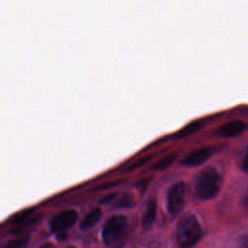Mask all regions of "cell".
<instances>
[{"mask_svg":"<svg viewBox=\"0 0 248 248\" xmlns=\"http://www.w3.org/2000/svg\"><path fill=\"white\" fill-rule=\"evenodd\" d=\"M222 186V177L211 167L203 169L196 177L195 193L198 199L206 201L213 199L219 193Z\"/></svg>","mask_w":248,"mask_h":248,"instance_id":"obj_1","label":"cell"},{"mask_svg":"<svg viewBox=\"0 0 248 248\" xmlns=\"http://www.w3.org/2000/svg\"><path fill=\"white\" fill-rule=\"evenodd\" d=\"M202 233L197 218L192 214H186L177 223L176 242L179 248H192L200 240Z\"/></svg>","mask_w":248,"mask_h":248,"instance_id":"obj_2","label":"cell"},{"mask_svg":"<svg viewBox=\"0 0 248 248\" xmlns=\"http://www.w3.org/2000/svg\"><path fill=\"white\" fill-rule=\"evenodd\" d=\"M127 225V219L124 215L111 216L103 226L102 238L107 245L115 243L122 235Z\"/></svg>","mask_w":248,"mask_h":248,"instance_id":"obj_3","label":"cell"},{"mask_svg":"<svg viewBox=\"0 0 248 248\" xmlns=\"http://www.w3.org/2000/svg\"><path fill=\"white\" fill-rule=\"evenodd\" d=\"M185 202V184L184 182L174 183L168 192L167 196V206L168 210L171 214H177Z\"/></svg>","mask_w":248,"mask_h":248,"instance_id":"obj_4","label":"cell"},{"mask_svg":"<svg viewBox=\"0 0 248 248\" xmlns=\"http://www.w3.org/2000/svg\"><path fill=\"white\" fill-rule=\"evenodd\" d=\"M78 219V213L74 209H67L54 215L50 222L49 228L52 232L59 233L73 227Z\"/></svg>","mask_w":248,"mask_h":248,"instance_id":"obj_5","label":"cell"},{"mask_svg":"<svg viewBox=\"0 0 248 248\" xmlns=\"http://www.w3.org/2000/svg\"><path fill=\"white\" fill-rule=\"evenodd\" d=\"M213 153V148L210 146H203L192 150L181 161V164L187 167H196L204 163Z\"/></svg>","mask_w":248,"mask_h":248,"instance_id":"obj_6","label":"cell"},{"mask_svg":"<svg viewBox=\"0 0 248 248\" xmlns=\"http://www.w3.org/2000/svg\"><path fill=\"white\" fill-rule=\"evenodd\" d=\"M244 130V123L240 120H232L220 126L215 135L222 138H232L240 135Z\"/></svg>","mask_w":248,"mask_h":248,"instance_id":"obj_7","label":"cell"},{"mask_svg":"<svg viewBox=\"0 0 248 248\" xmlns=\"http://www.w3.org/2000/svg\"><path fill=\"white\" fill-rule=\"evenodd\" d=\"M156 214H157V202L155 199H150L147 202L145 210L143 212V216H142V226L145 229H149L156 218Z\"/></svg>","mask_w":248,"mask_h":248,"instance_id":"obj_8","label":"cell"},{"mask_svg":"<svg viewBox=\"0 0 248 248\" xmlns=\"http://www.w3.org/2000/svg\"><path fill=\"white\" fill-rule=\"evenodd\" d=\"M102 215V211L100 208L92 209L86 216L82 219V221L79 224V227L82 231H87L95 226V224L99 221L100 217Z\"/></svg>","mask_w":248,"mask_h":248,"instance_id":"obj_9","label":"cell"},{"mask_svg":"<svg viewBox=\"0 0 248 248\" xmlns=\"http://www.w3.org/2000/svg\"><path fill=\"white\" fill-rule=\"evenodd\" d=\"M177 153L176 152H173V153H170L166 156H164L163 158H161L159 161H157L154 166L152 167V170H166L167 168H169L176 159L177 157Z\"/></svg>","mask_w":248,"mask_h":248,"instance_id":"obj_10","label":"cell"},{"mask_svg":"<svg viewBox=\"0 0 248 248\" xmlns=\"http://www.w3.org/2000/svg\"><path fill=\"white\" fill-rule=\"evenodd\" d=\"M202 126V122L201 120H197V121H193L189 124H187L186 126H184L181 130H179L176 134L175 137L176 138H185L188 137L189 135L195 133L196 131H198L199 129H201V127Z\"/></svg>","mask_w":248,"mask_h":248,"instance_id":"obj_11","label":"cell"},{"mask_svg":"<svg viewBox=\"0 0 248 248\" xmlns=\"http://www.w3.org/2000/svg\"><path fill=\"white\" fill-rule=\"evenodd\" d=\"M33 211H34V208H33V207H29V208H27V209L21 210V211L17 212L16 214L13 215V216L9 219L8 223L11 224V225H19V224L25 222L26 220H28V218L32 215Z\"/></svg>","mask_w":248,"mask_h":248,"instance_id":"obj_12","label":"cell"},{"mask_svg":"<svg viewBox=\"0 0 248 248\" xmlns=\"http://www.w3.org/2000/svg\"><path fill=\"white\" fill-rule=\"evenodd\" d=\"M133 204H134L133 195H131L129 193H125L119 198V200L116 201L114 206L115 207H130Z\"/></svg>","mask_w":248,"mask_h":248,"instance_id":"obj_13","label":"cell"},{"mask_svg":"<svg viewBox=\"0 0 248 248\" xmlns=\"http://www.w3.org/2000/svg\"><path fill=\"white\" fill-rule=\"evenodd\" d=\"M28 242V237L23 236L16 239H12L9 242H7L4 246V248H24Z\"/></svg>","mask_w":248,"mask_h":248,"instance_id":"obj_14","label":"cell"},{"mask_svg":"<svg viewBox=\"0 0 248 248\" xmlns=\"http://www.w3.org/2000/svg\"><path fill=\"white\" fill-rule=\"evenodd\" d=\"M38 219H40V216L31 217V219H28V220H26L25 222H23V223H21V224H19V225H16L17 227L15 228V229L12 231L13 233H20V232H22L25 229H27V228L30 227L31 225L35 224Z\"/></svg>","mask_w":248,"mask_h":248,"instance_id":"obj_15","label":"cell"},{"mask_svg":"<svg viewBox=\"0 0 248 248\" xmlns=\"http://www.w3.org/2000/svg\"><path fill=\"white\" fill-rule=\"evenodd\" d=\"M152 155H147V156H144V157H142V158H140V159H139V160H137L136 162H134V163H132L126 170H125V171L126 172H128V171H131V170H136V169H138V168H140V167H141V166H143L144 164H146L147 162H149L151 159H152Z\"/></svg>","mask_w":248,"mask_h":248,"instance_id":"obj_16","label":"cell"},{"mask_svg":"<svg viewBox=\"0 0 248 248\" xmlns=\"http://www.w3.org/2000/svg\"><path fill=\"white\" fill-rule=\"evenodd\" d=\"M121 182H122V180H114V181H111V182H107V183H104L102 185H98L95 188H92L91 191L95 192V191H100V190H105V189H108V188H111L113 186H116V185L120 184Z\"/></svg>","mask_w":248,"mask_h":248,"instance_id":"obj_17","label":"cell"},{"mask_svg":"<svg viewBox=\"0 0 248 248\" xmlns=\"http://www.w3.org/2000/svg\"><path fill=\"white\" fill-rule=\"evenodd\" d=\"M149 180H150V178H144V179H141V180H140V181L137 182L136 187L138 188V190H139L141 194H142V193L145 191V189L147 188V185H148V183H149Z\"/></svg>","mask_w":248,"mask_h":248,"instance_id":"obj_18","label":"cell"},{"mask_svg":"<svg viewBox=\"0 0 248 248\" xmlns=\"http://www.w3.org/2000/svg\"><path fill=\"white\" fill-rule=\"evenodd\" d=\"M117 196V193H110V194H108L106 196H104L101 200H100V203L102 204H107L108 202H111Z\"/></svg>","mask_w":248,"mask_h":248,"instance_id":"obj_19","label":"cell"},{"mask_svg":"<svg viewBox=\"0 0 248 248\" xmlns=\"http://www.w3.org/2000/svg\"><path fill=\"white\" fill-rule=\"evenodd\" d=\"M241 168L244 171L248 172V147H247L245 155L243 157V160H242V163H241Z\"/></svg>","mask_w":248,"mask_h":248,"instance_id":"obj_20","label":"cell"},{"mask_svg":"<svg viewBox=\"0 0 248 248\" xmlns=\"http://www.w3.org/2000/svg\"><path fill=\"white\" fill-rule=\"evenodd\" d=\"M237 248H248V236L244 235L239 239Z\"/></svg>","mask_w":248,"mask_h":248,"instance_id":"obj_21","label":"cell"},{"mask_svg":"<svg viewBox=\"0 0 248 248\" xmlns=\"http://www.w3.org/2000/svg\"><path fill=\"white\" fill-rule=\"evenodd\" d=\"M38 248H55V245L51 242H46V243H43L42 245H40Z\"/></svg>","mask_w":248,"mask_h":248,"instance_id":"obj_22","label":"cell"},{"mask_svg":"<svg viewBox=\"0 0 248 248\" xmlns=\"http://www.w3.org/2000/svg\"><path fill=\"white\" fill-rule=\"evenodd\" d=\"M67 248H76V247H74V246H70V247H67Z\"/></svg>","mask_w":248,"mask_h":248,"instance_id":"obj_23","label":"cell"}]
</instances>
